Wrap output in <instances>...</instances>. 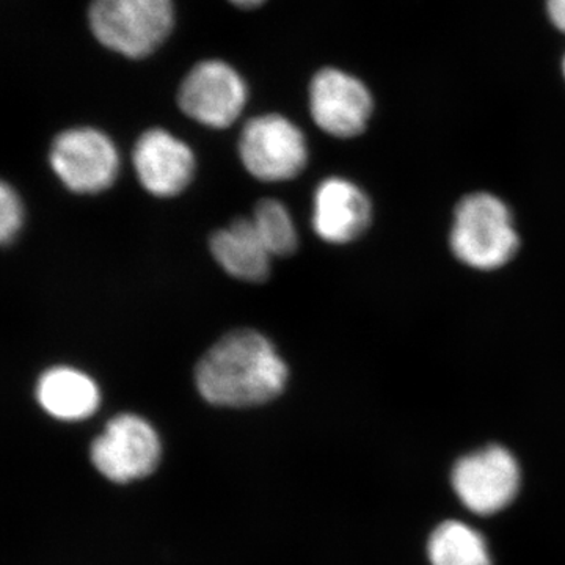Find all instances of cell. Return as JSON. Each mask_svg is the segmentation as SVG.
Returning a JSON list of instances; mask_svg holds the SVG:
<instances>
[{
  "mask_svg": "<svg viewBox=\"0 0 565 565\" xmlns=\"http://www.w3.org/2000/svg\"><path fill=\"white\" fill-rule=\"evenodd\" d=\"M210 247L223 270L239 280L262 282L270 273V253L263 244L252 218H236L228 228L211 236Z\"/></svg>",
  "mask_w": 565,
  "mask_h": 565,
  "instance_id": "cell-12",
  "label": "cell"
},
{
  "mask_svg": "<svg viewBox=\"0 0 565 565\" xmlns=\"http://www.w3.org/2000/svg\"><path fill=\"white\" fill-rule=\"evenodd\" d=\"M371 217L370 199L353 182L329 178L316 189L313 228L326 243L341 245L359 239Z\"/></svg>",
  "mask_w": 565,
  "mask_h": 565,
  "instance_id": "cell-11",
  "label": "cell"
},
{
  "mask_svg": "<svg viewBox=\"0 0 565 565\" xmlns=\"http://www.w3.org/2000/svg\"><path fill=\"white\" fill-rule=\"evenodd\" d=\"M50 161L63 184L84 195L107 191L120 170L117 148L106 134L93 128L68 129L55 137Z\"/></svg>",
  "mask_w": 565,
  "mask_h": 565,
  "instance_id": "cell-6",
  "label": "cell"
},
{
  "mask_svg": "<svg viewBox=\"0 0 565 565\" xmlns=\"http://www.w3.org/2000/svg\"><path fill=\"white\" fill-rule=\"evenodd\" d=\"M161 441L150 423L121 414L110 419L92 445V460L99 473L114 482H129L150 475L159 463Z\"/></svg>",
  "mask_w": 565,
  "mask_h": 565,
  "instance_id": "cell-7",
  "label": "cell"
},
{
  "mask_svg": "<svg viewBox=\"0 0 565 565\" xmlns=\"http://www.w3.org/2000/svg\"><path fill=\"white\" fill-rule=\"evenodd\" d=\"M36 399L62 422H81L98 411L99 390L87 374L68 366H55L40 375Z\"/></svg>",
  "mask_w": 565,
  "mask_h": 565,
  "instance_id": "cell-13",
  "label": "cell"
},
{
  "mask_svg": "<svg viewBox=\"0 0 565 565\" xmlns=\"http://www.w3.org/2000/svg\"><path fill=\"white\" fill-rule=\"evenodd\" d=\"M234 6L243 7V9H252V7L262 6L264 0H230Z\"/></svg>",
  "mask_w": 565,
  "mask_h": 565,
  "instance_id": "cell-18",
  "label": "cell"
},
{
  "mask_svg": "<svg viewBox=\"0 0 565 565\" xmlns=\"http://www.w3.org/2000/svg\"><path fill=\"white\" fill-rule=\"evenodd\" d=\"M548 13L553 24L565 32V0H548Z\"/></svg>",
  "mask_w": 565,
  "mask_h": 565,
  "instance_id": "cell-17",
  "label": "cell"
},
{
  "mask_svg": "<svg viewBox=\"0 0 565 565\" xmlns=\"http://www.w3.org/2000/svg\"><path fill=\"white\" fill-rule=\"evenodd\" d=\"M427 556L433 565H492L484 535L456 520L435 527L427 542Z\"/></svg>",
  "mask_w": 565,
  "mask_h": 565,
  "instance_id": "cell-14",
  "label": "cell"
},
{
  "mask_svg": "<svg viewBox=\"0 0 565 565\" xmlns=\"http://www.w3.org/2000/svg\"><path fill=\"white\" fill-rule=\"evenodd\" d=\"M288 366L264 334L236 329L223 334L196 364L195 384L210 404L253 407L280 396Z\"/></svg>",
  "mask_w": 565,
  "mask_h": 565,
  "instance_id": "cell-1",
  "label": "cell"
},
{
  "mask_svg": "<svg viewBox=\"0 0 565 565\" xmlns=\"http://www.w3.org/2000/svg\"><path fill=\"white\" fill-rule=\"evenodd\" d=\"M24 211L20 196L11 189L9 184L3 182L0 185V243L10 244L17 237L22 226Z\"/></svg>",
  "mask_w": 565,
  "mask_h": 565,
  "instance_id": "cell-16",
  "label": "cell"
},
{
  "mask_svg": "<svg viewBox=\"0 0 565 565\" xmlns=\"http://www.w3.org/2000/svg\"><path fill=\"white\" fill-rule=\"evenodd\" d=\"M449 244L465 266L494 270L514 258L520 237L503 200L476 192L457 204Z\"/></svg>",
  "mask_w": 565,
  "mask_h": 565,
  "instance_id": "cell-2",
  "label": "cell"
},
{
  "mask_svg": "<svg viewBox=\"0 0 565 565\" xmlns=\"http://www.w3.org/2000/svg\"><path fill=\"white\" fill-rule=\"evenodd\" d=\"M178 103L192 120L207 128H228L247 103V87L228 63L202 62L182 81Z\"/></svg>",
  "mask_w": 565,
  "mask_h": 565,
  "instance_id": "cell-8",
  "label": "cell"
},
{
  "mask_svg": "<svg viewBox=\"0 0 565 565\" xmlns=\"http://www.w3.org/2000/svg\"><path fill=\"white\" fill-rule=\"evenodd\" d=\"M132 163L145 191L161 199L184 191L195 173L191 148L159 128L141 134L134 147Z\"/></svg>",
  "mask_w": 565,
  "mask_h": 565,
  "instance_id": "cell-10",
  "label": "cell"
},
{
  "mask_svg": "<svg viewBox=\"0 0 565 565\" xmlns=\"http://www.w3.org/2000/svg\"><path fill=\"white\" fill-rule=\"evenodd\" d=\"M239 156L247 172L256 180H294L308 161L303 134L288 118L269 114L245 122L239 139Z\"/></svg>",
  "mask_w": 565,
  "mask_h": 565,
  "instance_id": "cell-4",
  "label": "cell"
},
{
  "mask_svg": "<svg viewBox=\"0 0 565 565\" xmlns=\"http://www.w3.org/2000/svg\"><path fill=\"white\" fill-rule=\"evenodd\" d=\"M88 20L104 46L129 58L150 55L173 28L172 0H93Z\"/></svg>",
  "mask_w": 565,
  "mask_h": 565,
  "instance_id": "cell-3",
  "label": "cell"
},
{
  "mask_svg": "<svg viewBox=\"0 0 565 565\" xmlns=\"http://www.w3.org/2000/svg\"><path fill=\"white\" fill-rule=\"evenodd\" d=\"M564 71H565V62H564Z\"/></svg>",
  "mask_w": 565,
  "mask_h": 565,
  "instance_id": "cell-19",
  "label": "cell"
},
{
  "mask_svg": "<svg viewBox=\"0 0 565 565\" xmlns=\"http://www.w3.org/2000/svg\"><path fill=\"white\" fill-rule=\"evenodd\" d=\"M252 221L270 255L289 256L297 250L299 237L296 226L285 204L278 200H259Z\"/></svg>",
  "mask_w": 565,
  "mask_h": 565,
  "instance_id": "cell-15",
  "label": "cell"
},
{
  "mask_svg": "<svg viewBox=\"0 0 565 565\" xmlns=\"http://www.w3.org/2000/svg\"><path fill=\"white\" fill-rule=\"evenodd\" d=\"M310 110L323 132L351 139L366 128L373 98L362 82L343 71L322 70L310 85Z\"/></svg>",
  "mask_w": 565,
  "mask_h": 565,
  "instance_id": "cell-9",
  "label": "cell"
},
{
  "mask_svg": "<svg viewBox=\"0 0 565 565\" xmlns=\"http://www.w3.org/2000/svg\"><path fill=\"white\" fill-rule=\"evenodd\" d=\"M519 462L509 449L490 445L457 460L452 489L460 503L478 515H493L515 500L520 490Z\"/></svg>",
  "mask_w": 565,
  "mask_h": 565,
  "instance_id": "cell-5",
  "label": "cell"
}]
</instances>
